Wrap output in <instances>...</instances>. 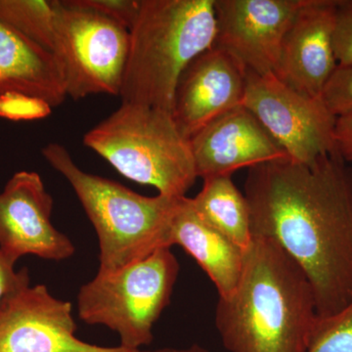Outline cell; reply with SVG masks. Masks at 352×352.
I'll return each instance as SVG.
<instances>
[{
    "instance_id": "obj_7",
    "label": "cell",
    "mask_w": 352,
    "mask_h": 352,
    "mask_svg": "<svg viewBox=\"0 0 352 352\" xmlns=\"http://www.w3.org/2000/svg\"><path fill=\"white\" fill-rule=\"evenodd\" d=\"M56 34L53 57L63 74L67 96H120L129 50V30L110 18L55 0Z\"/></svg>"
},
{
    "instance_id": "obj_20",
    "label": "cell",
    "mask_w": 352,
    "mask_h": 352,
    "mask_svg": "<svg viewBox=\"0 0 352 352\" xmlns=\"http://www.w3.org/2000/svg\"><path fill=\"white\" fill-rule=\"evenodd\" d=\"M321 98L335 117L352 115V64H338Z\"/></svg>"
},
{
    "instance_id": "obj_8",
    "label": "cell",
    "mask_w": 352,
    "mask_h": 352,
    "mask_svg": "<svg viewBox=\"0 0 352 352\" xmlns=\"http://www.w3.org/2000/svg\"><path fill=\"white\" fill-rule=\"evenodd\" d=\"M243 106L281 146L289 161L309 164L336 151L337 117L321 97L300 94L274 74L245 73Z\"/></svg>"
},
{
    "instance_id": "obj_14",
    "label": "cell",
    "mask_w": 352,
    "mask_h": 352,
    "mask_svg": "<svg viewBox=\"0 0 352 352\" xmlns=\"http://www.w3.org/2000/svg\"><path fill=\"white\" fill-rule=\"evenodd\" d=\"M244 94L245 72L223 51L210 47L180 76L173 116L190 138L217 118L243 105Z\"/></svg>"
},
{
    "instance_id": "obj_26",
    "label": "cell",
    "mask_w": 352,
    "mask_h": 352,
    "mask_svg": "<svg viewBox=\"0 0 352 352\" xmlns=\"http://www.w3.org/2000/svg\"><path fill=\"white\" fill-rule=\"evenodd\" d=\"M138 352H208L205 347L199 346V344H194L189 347H185V349H170V347H166V349H156V351H138Z\"/></svg>"
},
{
    "instance_id": "obj_13",
    "label": "cell",
    "mask_w": 352,
    "mask_h": 352,
    "mask_svg": "<svg viewBox=\"0 0 352 352\" xmlns=\"http://www.w3.org/2000/svg\"><path fill=\"white\" fill-rule=\"evenodd\" d=\"M198 177L232 176L235 171L288 160L286 153L244 106L229 111L190 138Z\"/></svg>"
},
{
    "instance_id": "obj_1",
    "label": "cell",
    "mask_w": 352,
    "mask_h": 352,
    "mask_svg": "<svg viewBox=\"0 0 352 352\" xmlns=\"http://www.w3.org/2000/svg\"><path fill=\"white\" fill-rule=\"evenodd\" d=\"M252 236L274 241L307 276L318 317L352 298V166L337 150L312 164L278 160L248 168Z\"/></svg>"
},
{
    "instance_id": "obj_23",
    "label": "cell",
    "mask_w": 352,
    "mask_h": 352,
    "mask_svg": "<svg viewBox=\"0 0 352 352\" xmlns=\"http://www.w3.org/2000/svg\"><path fill=\"white\" fill-rule=\"evenodd\" d=\"M52 108L46 102L25 96L7 95L0 99V117L10 120H38L47 117Z\"/></svg>"
},
{
    "instance_id": "obj_10",
    "label": "cell",
    "mask_w": 352,
    "mask_h": 352,
    "mask_svg": "<svg viewBox=\"0 0 352 352\" xmlns=\"http://www.w3.org/2000/svg\"><path fill=\"white\" fill-rule=\"evenodd\" d=\"M302 0H214L212 47L223 51L245 73L274 74L285 34Z\"/></svg>"
},
{
    "instance_id": "obj_17",
    "label": "cell",
    "mask_w": 352,
    "mask_h": 352,
    "mask_svg": "<svg viewBox=\"0 0 352 352\" xmlns=\"http://www.w3.org/2000/svg\"><path fill=\"white\" fill-rule=\"evenodd\" d=\"M203 188L190 198L196 214L247 251L252 242L251 214L244 193L231 176L205 178Z\"/></svg>"
},
{
    "instance_id": "obj_3",
    "label": "cell",
    "mask_w": 352,
    "mask_h": 352,
    "mask_svg": "<svg viewBox=\"0 0 352 352\" xmlns=\"http://www.w3.org/2000/svg\"><path fill=\"white\" fill-rule=\"evenodd\" d=\"M214 0H140L129 29L122 103L173 113L184 69L215 38Z\"/></svg>"
},
{
    "instance_id": "obj_18",
    "label": "cell",
    "mask_w": 352,
    "mask_h": 352,
    "mask_svg": "<svg viewBox=\"0 0 352 352\" xmlns=\"http://www.w3.org/2000/svg\"><path fill=\"white\" fill-rule=\"evenodd\" d=\"M0 23L52 55L56 34L55 0H0Z\"/></svg>"
},
{
    "instance_id": "obj_24",
    "label": "cell",
    "mask_w": 352,
    "mask_h": 352,
    "mask_svg": "<svg viewBox=\"0 0 352 352\" xmlns=\"http://www.w3.org/2000/svg\"><path fill=\"white\" fill-rule=\"evenodd\" d=\"M16 263L0 251V302L8 294L23 284L31 282L29 270H16Z\"/></svg>"
},
{
    "instance_id": "obj_21",
    "label": "cell",
    "mask_w": 352,
    "mask_h": 352,
    "mask_svg": "<svg viewBox=\"0 0 352 352\" xmlns=\"http://www.w3.org/2000/svg\"><path fill=\"white\" fill-rule=\"evenodd\" d=\"M333 50L338 64H352V0H337Z\"/></svg>"
},
{
    "instance_id": "obj_19",
    "label": "cell",
    "mask_w": 352,
    "mask_h": 352,
    "mask_svg": "<svg viewBox=\"0 0 352 352\" xmlns=\"http://www.w3.org/2000/svg\"><path fill=\"white\" fill-rule=\"evenodd\" d=\"M307 352H352V298L340 311L317 317Z\"/></svg>"
},
{
    "instance_id": "obj_11",
    "label": "cell",
    "mask_w": 352,
    "mask_h": 352,
    "mask_svg": "<svg viewBox=\"0 0 352 352\" xmlns=\"http://www.w3.org/2000/svg\"><path fill=\"white\" fill-rule=\"evenodd\" d=\"M52 196L34 171H18L0 192V251L17 263L22 256L64 261L75 245L51 222Z\"/></svg>"
},
{
    "instance_id": "obj_5",
    "label": "cell",
    "mask_w": 352,
    "mask_h": 352,
    "mask_svg": "<svg viewBox=\"0 0 352 352\" xmlns=\"http://www.w3.org/2000/svg\"><path fill=\"white\" fill-rule=\"evenodd\" d=\"M83 144L127 179L154 187L160 195L182 198L197 175L190 138L173 113L122 103L83 136Z\"/></svg>"
},
{
    "instance_id": "obj_15",
    "label": "cell",
    "mask_w": 352,
    "mask_h": 352,
    "mask_svg": "<svg viewBox=\"0 0 352 352\" xmlns=\"http://www.w3.org/2000/svg\"><path fill=\"white\" fill-rule=\"evenodd\" d=\"M11 94L43 100L52 109L68 97L56 59L0 23V99Z\"/></svg>"
},
{
    "instance_id": "obj_6",
    "label": "cell",
    "mask_w": 352,
    "mask_h": 352,
    "mask_svg": "<svg viewBox=\"0 0 352 352\" xmlns=\"http://www.w3.org/2000/svg\"><path fill=\"white\" fill-rule=\"evenodd\" d=\"M180 264L170 247L112 272H97L78 294L80 320L119 333L120 346L140 351L170 303Z\"/></svg>"
},
{
    "instance_id": "obj_16",
    "label": "cell",
    "mask_w": 352,
    "mask_h": 352,
    "mask_svg": "<svg viewBox=\"0 0 352 352\" xmlns=\"http://www.w3.org/2000/svg\"><path fill=\"white\" fill-rule=\"evenodd\" d=\"M170 245H180L207 273L219 293L228 298L239 284L245 252L196 214L188 197L178 203L171 221Z\"/></svg>"
},
{
    "instance_id": "obj_2",
    "label": "cell",
    "mask_w": 352,
    "mask_h": 352,
    "mask_svg": "<svg viewBox=\"0 0 352 352\" xmlns=\"http://www.w3.org/2000/svg\"><path fill=\"white\" fill-rule=\"evenodd\" d=\"M317 309L303 271L274 241L252 236L237 288L219 298L215 327L228 352H307Z\"/></svg>"
},
{
    "instance_id": "obj_12",
    "label": "cell",
    "mask_w": 352,
    "mask_h": 352,
    "mask_svg": "<svg viewBox=\"0 0 352 352\" xmlns=\"http://www.w3.org/2000/svg\"><path fill=\"white\" fill-rule=\"evenodd\" d=\"M337 0H302L285 34L274 75L300 94L321 97L338 67L333 50Z\"/></svg>"
},
{
    "instance_id": "obj_4",
    "label": "cell",
    "mask_w": 352,
    "mask_h": 352,
    "mask_svg": "<svg viewBox=\"0 0 352 352\" xmlns=\"http://www.w3.org/2000/svg\"><path fill=\"white\" fill-rule=\"evenodd\" d=\"M41 155L73 187L94 226L100 251L98 272H112L161 248H171V221L182 198L142 196L120 183L85 173L57 142L44 146Z\"/></svg>"
},
{
    "instance_id": "obj_22",
    "label": "cell",
    "mask_w": 352,
    "mask_h": 352,
    "mask_svg": "<svg viewBox=\"0 0 352 352\" xmlns=\"http://www.w3.org/2000/svg\"><path fill=\"white\" fill-rule=\"evenodd\" d=\"M72 3L89 9L131 29L138 16L140 0H71Z\"/></svg>"
},
{
    "instance_id": "obj_9",
    "label": "cell",
    "mask_w": 352,
    "mask_h": 352,
    "mask_svg": "<svg viewBox=\"0 0 352 352\" xmlns=\"http://www.w3.org/2000/svg\"><path fill=\"white\" fill-rule=\"evenodd\" d=\"M76 332L73 305L44 285L28 282L0 302V352H138L89 344Z\"/></svg>"
},
{
    "instance_id": "obj_25",
    "label": "cell",
    "mask_w": 352,
    "mask_h": 352,
    "mask_svg": "<svg viewBox=\"0 0 352 352\" xmlns=\"http://www.w3.org/2000/svg\"><path fill=\"white\" fill-rule=\"evenodd\" d=\"M335 138L336 149L340 156L352 166V115L338 118Z\"/></svg>"
}]
</instances>
